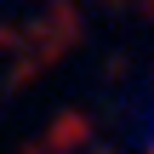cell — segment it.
Instances as JSON below:
<instances>
[{"instance_id":"6da1fadb","label":"cell","mask_w":154,"mask_h":154,"mask_svg":"<svg viewBox=\"0 0 154 154\" xmlns=\"http://www.w3.org/2000/svg\"><path fill=\"white\" fill-rule=\"evenodd\" d=\"M143 154H154V126H149V149H143Z\"/></svg>"}]
</instances>
